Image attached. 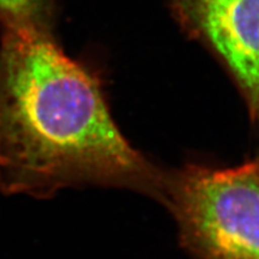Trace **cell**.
I'll use <instances>...</instances> for the list:
<instances>
[{
    "instance_id": "obj_1",
    "label": "cell",
    "mask_w": 259,
    "mask_h": 259,
    "mask_svg": "<svg viewBox=\"0 0 259 259\" xmlns=\"http://www.w3.org/2000/svg\"><path fill=\"white\" fill-rule=\"evenodd\" d=\"M164 173L128 143L101 85L48 28L3 27L0 191L50 198L71 186H121L162 197Z\"/></svg>"
},
{
    "instance_id": "obj_2",
    "label": "cell",
    "mask_w": 259,
    "mask_h": 259,
    "mask_svg": "<svg viewBox=\"0 0 259 259\" xmlns=\"http://www.w3.org/2000/svg\"><path fill=\"white\" fill-rule=\"evenodd\" d=\"M161 200L199 259H259V161L164 173Z\"/></svg>"
},
{
    "instance_id": "obj_3",
    "label": "cell",
    "mask_w": 259,
    "mask_h": 259,
    "mask_svg": "<svg viewBox=\"0 0 259 259\" xmlns=\"http://www.w3.org/2000/svg\"><path fill=\"white\" fill-rule=\"evenodd\" d=\"M183 27L218 53L259 121V0H170Z\"/></svg>"
},
{
    "instance_id": "obj_4",
    "label": "cell",
    "mask_w": 259,
    "mask_h": 259,
    "mask_svg": "<svg viewBox=\"0 0 259 259\" xmlns=\"http://www.w3.org/2000/svg\"><path fill=\"white\" fill-rule=\"evenodd\" d=\"M47 0H0V23L48 28Z\"/></svg>"
}]
</instances>
